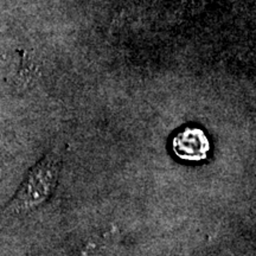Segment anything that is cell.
<instances>
[{
    "label": "cell",
    "instance_id": "obj_1",
    "mask_svg": "<svg viewBox=\"0 0 256 256\" xmlns=\"http://www.w3.org/2000/svg\"><path fill=\"white\" fill-rule=\"evenodd\" d=\"M60 170V158L48 153L30 170L10 204L12 212L23 214L37 209L49 200L55 190Z\"/></svg>",
    "mask_w": 256,
    "mask_h": 256
},
{
    "label": "cell",
    "instance_id": "obj_2",
    "mask_svg": "<svg viewBox=\"0 0 256 256\" xmlns=\"http://www.w3.org/2000/svg\"><path fill=\"white\" fill-rule=\"evenodd\" d=\"M174 147L176 154L182 159L197 162L206 158L209 144L200 130L188 128L176 138Z\"/></svg>",
    "mask_w": 256,
    "mask_h": 256
}]
</instances>
